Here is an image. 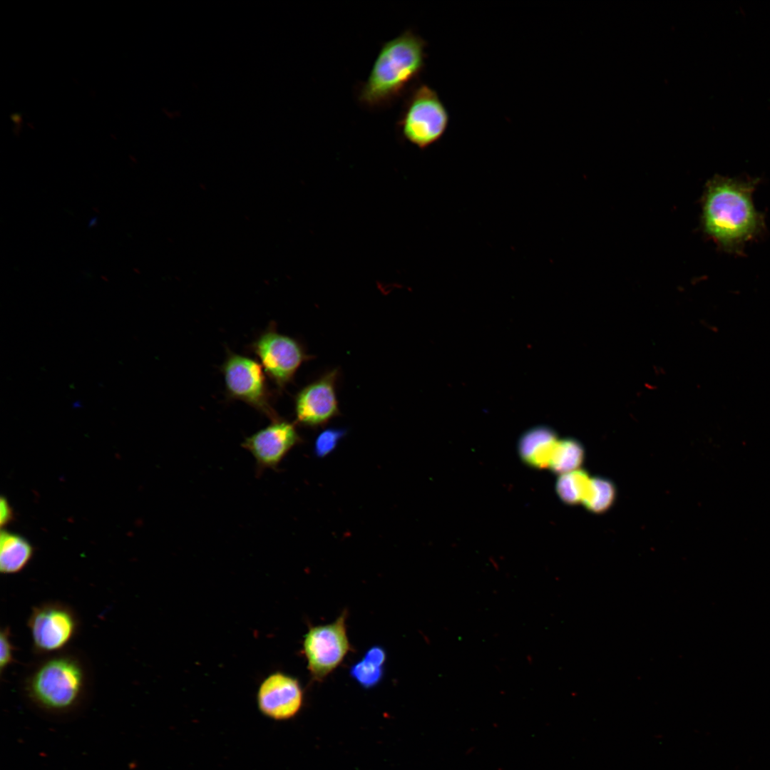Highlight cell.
<instances>
[{
	"instance_id": "cell-1",
	"label": "cell",
	"mask_w": 770,
	"mask_h": 770,
	"mask_svg": "<svg viewBox=\"0 0 770 770\" xmlns=\"http://www.w3.org/2000/svg\"><path fill=\"white\" fill-rule=\"evenodd\" d=\"M756 185L753 180L722 176L713 178L707 184L702 207L704 229L724 252L741 254L745 245L764 231V217L753 202Z\"/></svg>"
},
{
	"instance_id": "cell-2",
	"label": "cell",
	"mask_w": 770,
	"mask_h": 770,
	"mask_svg": "<svg viewBox=\"0 0 770 770\" xmlns=\"http://www.w3.org/2000/svg\"><path fill=\"white\" fill-rule=\"evenodd\" d=\"M426 45L410 29L386 41L360 88L359 102L368 108H381L401 96L424 68Z\"/></svg>"
},
{
	"instance_id": "cell-3",
	"label": "cell",
	"mask_w": 770,
	"mask_h": 770,
	"mask_svg": "<svg viewBox=\"0 0 770 770\" xmlns=\"http://www.w3.org/2000/svg\"><path fill=\"white\" fill-rule=\"evenodd\" d=\"M86 684L84 669L74 657L60 655L42 662L26 684L29 698L41 709L63 712L74 707Z\"/></svg>"
},
{
	"instance_id": "cell-4",
	"label": "cell",
	"mask_w": 770,
	"mask_h": 770,
	"mask_svg": "<svg viewBox=\"0 0 770 770\" xmlns=\"http://www.w3.org/2000/svg\"><path fill=\"white\" fill-rule=\"evenodd\" d=\"M448 123V110L437 92L421 84L408 98L399 127L406 140L424 149L442 138Z\"/></svg>"
},
{
	"instance_id": "cell-5",
	"label": "cell",
	"mask_w": 770,
	"mask_h": 770,
	"mask_svg": "<svg viewBox=\"0 0 770 770\" xmlns=\"http://www.w3.org/2000/svg\"><path fill=\"white\" fill-rule=\"evenodd\" d=\"M347 610L332 622L309 627L304 636L302 653L314 681L326 679L352 650L346 628Z\"/></svg>"
},
{
	"instance_id": "cell-6",
	"label": "cell",
	"mask_w": 770,
	"mask_h": 770,
	"mask_svg": "<svg viewBox=\"0 0 770 770\" xmlns=\"http://www.w3.org/2000/svg\"><path fill=\"white\" fill-rule=\"evenodd\" d=\"M222 372L229 398L245 403L272 421L279 419L272 407V394L260 363L250 357L229 352Z\"/></svg>"
},
{
	"instance_id": "cell-7",
	"label": "cell",
	"mask_w": 770,
	"mask_h": 770,
	"mask_svg": "<svg viewBox=\"0 0 770 770\" xmlns=\"http://www.w3.org/2000/svg\"><path fill=\"white\" fill-rule=\"evenodd\" d=\"M250 349L278 389H284L301 364L309 359L299 342L277 332L273 325L258 336Z\"/></svg>"
},
{
	"instance_id": "cell-8",
	"label": "cell",
	"mask_w": 770,
	"mask_h": 770,
	"mask_svg": "<svg viewBox=\"0 0 770 770\" xmlns=\"http://www.w3.org/2000/svg\"><path fill=\"white\" fill-rule=\"evenodd\" d=\"M27 624L34 650L43 654L63 649L73 640L78 628L73 611L57 602L34 607Z\"/></svg>"
},
{
	"instance_id": "cell-9",
	"label": "cell",
	"mask_w": 770,
	"mask_h": 770,
	"mask_svg": "<svg viewBox=\"0 0 770 770\" xmlns=\"http://www.w3.org/2000/svg\"><path fill=\"white\" fill-rule=\"evenodd\" d=\"M337 369L302 388L294 398L295 423L309 428L327 424L339 414L336 394Z\"/></svg>"
},
{
	"instance_id": "cell-10",
	"label": "cell",
	"mask_w": 770,
	"mask_h": 770,
	"mask_svg": "<svg viewBox=\"0 0 770 770\" xmlns=\"http://www.w3.org/2000/svg\"><path fill=\"white\" fill-rule=\"evenodd\" d=\"M301 442L295 424L279 418L247 437L242 446L251 453L258 469H274L288 452Z\"/></svg>"
},
{
	"instance_id": "cell-11",
	"label": "cell",
	"mask_w": 770,
	"mask_h": 770,
	"mask_svg": "<svg viewBox=\"0 0 770 770\" xmlns=\"http://www.w3.org/2000/svg\"><path fill=\"white\" fill-rule=\"evenodd\" d=\"M257 702L263 715L275 721H284L294 717L302 709L304 692L297 678L274 672L260 684Z\"/></svg>"
},
{
	"instance_id": "cell-12",
	"label": "cell",
	"mask_w": 770,
	"mask_h": 770,
	"mask_svg": "<svg viewBox=\"0 0 770 770\" xmlns=\"http://www.w3.org/2000/svg\"><path fill=\"white\" fill-rule=\"evenodd\" d=\"M557 442L556 436L550 429L536 428L521 438L519 453L522 459L532 467H549Z\"/></svg>"
},
{
	"instance_id": "cell-13",
	"label": "cell",
	"mask_w": 770,
	"mask_h": 770,
	"mask_svg": "<svg viewBox=\"0 0 770 770\" xmlns=\"http://www.w3.org/2000/svg\"><path fill=\"white\" fill-rule=\"evenodd\" d=\"M34 548L23 536L1 530L0 534V571L12 575L23 570L31 560Z\"/></svg>"
},
{
	"instance_id": "cell-14",
	"label": "cell",
	"mask_w": 770,
	"mask_h": 770,
	"mask_svg": "<svg viewBox=\"0 0 770 770\" xmlns=\"http://www.w3.org/2000/svg\"><path fill=\"white\" fill-rule=\"evenodd\" d=\"M386 660V654L381 647H371L361 660L351 667L350 675L364 688L374 687L383 678Z\"/></svg>"
},
{
	"instance_id": "cell-15",
	"label": "cell",
	"mask_w": 770,
	"mask_h": 770,
	"mask_svg": "<svg viewBox=\"0 0 770 770\" xmlns=\"http://www.w3.org/2000/svg\"><path fill=\"white\" fill-rule=\"evenodd\" d=\"M582 446L573 439L558 441L549 467L556 473L563 474L578 470L582 463Z\"/></svg>"
},
{
	"instance_id": "cell-16",
	"label": "cell",
	"mask_w": 770,
	"mask_h": 770,
	"mask_svg": "<svg viewBox=\"0 0 770 770\" xmlns=\"http://www.w3.org/2000/svg\"><path fill=\"white\" fill-rule=\"evenodd\" d=\"M590 480L587 473L580 469L561 474L556 483L557 493L565 503H582Z\"/></svg>"
},
{
	"instance_id": "cell-17",
	"label": "cell",
	"mask_w": 770,
	"mask_h": 770,
	"mask_svg": "<svg viewBox=\"0 0 770 770\" xmlns=\"http://www.w3.org/2000/svg\"><path fill=\"white\" fill-rule=\"evenodd\" d=\"M615 497L612 483L605 478H591L582 503L594 513H601L610 507Z\"/></svg>"
},
{
	"instance_id": "cell-18",
	"label": "cell",
	"mask_w": 770,
	"mask_h": 770,
	"mask_svg": "<svg viewBox=\"0 0 770 770\" xmlns=\"http://www.w3.org/2000/svg\"><path fill=\"white\" fill-rule=\"evenodd\" d=\"M345 434L343 429L328 428L319 434L315 442V452L318 456H324L335 448L339 440Z\"/></svg>"
},
{
	"instance_id": "cell-19",
	"label": "cell",
	"mask_w": 770,
	"mask_h": 770,
	"mask_svg": "<svg viewBox=\"0 0 770 770\" xmlns=\"http://www.w3.org/2000/svg\"><path fill=\"white\" fill-rule=\"evenodd\" d=\"M15 647L11 640L9 627H4L0 633V672L1 674L14 662Z\"/></svg>"
},
{
	"instance_id": "cell-20",
	"label": "cell",
	"mask_w": 770,
	"mask_h": 770,
	"mask_svg": "<svg viewBox=\"0 0 770 770\" xmlns=\"http://www.w3.org/2000/svg\"><path fill=\"white\" fill-rule=\"evenodd\" d=\"M14 519V513L8 500L4 496L0 499V525H7Z\"/></svg>"
}]
</instances>
